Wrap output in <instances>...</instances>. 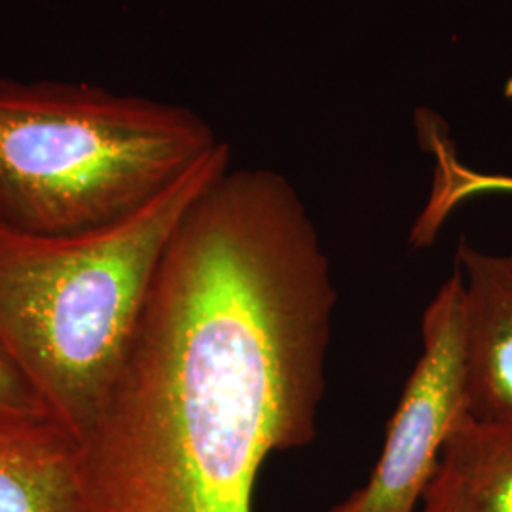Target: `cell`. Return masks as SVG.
Returning a JSON list of instances; mask_svg holds the SVG:
<instances>
[{
    "instance_id": "6",
    "label": "cell",
    "mask_w": 512,
    "mask_h": 512,
    "mask_svg": "<svg viewBox=\"0 0 512 512\" xmlns=\"http://www.w3.org/2000/svg\"><path fill=\"white\" fill-rule=\"evenodd\" d=\"M420 512H512V420L465 412L444 442Z\"/></svg>"
},
{
    "instance_id": "2",
    "label": "cell",
    "mask_w": 512,
    "mask_h": 512,
    "mask_svg": "<svg viewBox=\"0 0 512 512\" xmlns=\"http://www.w3.org/2000/svg\"><path fill=\"white\" fill-rule=\"evenodd\" d=\"M220 141L128 219L78 234L0 224V346L74 442L105 401L188 207L230 169Z\"/></svg>"
},
{
    "instance_id": "7",
    "label": "cell",
    "mask_w": 512,
    "mask_h": 512,
    "mask_svg": "<svg viewBox=\"0 0 512 512\" xmlns=\"http://www.w3.org/2000/svg\"><path fill=\"white\" fill-rule=\"evenodd\" d=\"M0 512H80L71 435L0 437Z\"/></svg>"
},
{
    "instance_id": "3",
    "label": "cell",
    "mask_w": 512,
    "mask_h": 512,
    "mask_svg": "<svg viewBox=\"0 0 512 512\" xmlns=\"http://www.w3.org/2000/svg\"><path fill=\"white\" fill-rule=\"evenodd\" d=\"M219 143L181 105L0 78V224L63 236L128 219Z\"/></svg>"
},
{
    "instance_id": "4",
    "label": "cell",
    "mask_w": 512,
    "mask_h": 512,
    "mask_svg": "<svg viewBox=\"0 0 512 512\" xmlns=\"http://www.w3.org/2000/svg\"><path fill=\"white\" fill-rule=\"evenodd\" d=\"M467 412V338L461 277L454 270L421 319V355L389 420L365 484L329 512H420L444 442Z\"/></svg>"
},
{
    "instance_id": "1",
    "label": "cell",
    "mask_w": 512,
    "mask_h": 512,
    "mask_svg": "<svg viewBox=\"0 0 512 512\" xmlns=\"http://www.w3.org/2000/svg\"><path fill=\"white\" fill-rule=\"evenodd\" d=\"M336 306L293 183L226 169L179 222L76 440L80 512H253L264 463L317 437Z\"/></svg>"
},
{
    "instance_id": "5",
    "label": "cell",
    "mask_w": 512,
    "mask_h": 512,
    "mask_svg": "<svg viewBox=\"0 0 512 512\" xmlns=\"http://www.w3.org/2000/svg\"><path fill=\"white\" fill-rule=\"evenodd\" d=\"M456 272L463 285L467 338V412L512 420V253L461 241Z\"/></svg>"
},
{
    "instance_id": "8",
    "label": "cell",
    "mask_w": 512,
    "mask_h": 512,
    "mask_svg": "<svg viewBox=\"0 0 512 512\" xmlns=\"http://www.w3.org/2000/svg\"><path fill=\"white\" fill-rule=\"evenodd\" d=\"M54 433L67 431L0 346V437H40Z\"/></svg>"
},
{
    "instance_id": "9",
    "label": "cell",
    "mask_w": 512,
    "mask_h": 512,
    "mask_svg": "<svg viewBox=\"0 0 512 512\" xmlns=\"http://www.w3.org/2000/svg\"><path fill=\"white\" fill-rule=\"evenodd\" d=\"M448 169V192L446 202L448 205L458 203L461 198L473 196V194H484V192H511L512 177L503 175H482L469 171L458 164H444Z\"/></svg>"
}]
</instances>
